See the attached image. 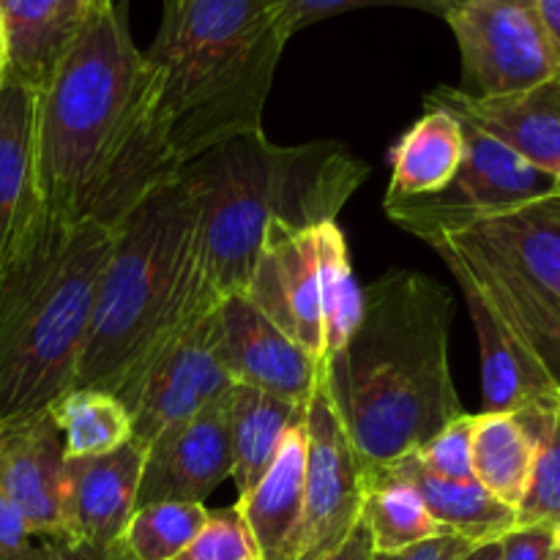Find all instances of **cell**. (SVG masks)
I'll return each mask as SVG.
<instances>
[{
	"label": "cell",
	"instance_id": "cell-1",
	"mask_svg": "<svg viewBox=\"0 0 560 560\" xmlns=\"http://www.w3.org/2000/svg\"><path fill=\"white\" fill-rule=\"evenodd\" d=\"M33 140L42 208L69 222L115 230L178 178L156 77L115 0H93L36 88Z\"/></svg>",
	"mask_w": 560,
	"mask_h": 560
},
{
	"label": "cell",
	"instance_id": "cell-2",
	"mask_svg": "<svg viewBox=\"0 0 560 560\" xmlns=\"http://www.w3.org/2000/svg\"><path fill=\"white\" fill-rule=\"evenodd\" d=\"M454 301L438 279L388 271L364 290L359 326L323 361V383L366 470L424 448L465 413L448 364Z\"/></svg>",
	"mask_w": 560,
	"mask_h": 560
},
{
	"label": "cell",
	"instance_id": "cell-3",
	"mask_svg": "<svg viewBox=\"0 0 560 560\" xmlns=\"http://www.w3.org/2000/svg\"><path fill=\"white\" fill-rule=\"evenodd\" d=\"M219 301L202 266L200 211L175 178L113 230L74 388L107 392L129 410L153 361Z\"/></svg>",
	"mask_w": 560,
	"mask_h": 560
},
{
	"label": "cell",
	"instance_id": "cell-4",
	"mask_svg": "<svg viewBox=\"0 0 560 560\" xmlns=\"http://www.w3.org/2000/svg\"><path fill=\"white\" fill-rule=\"evenodd\" d=\"M178 178L200 211L202 266L224 299L249 284L268 224L317 230L337 222L370 178V164L342 142L277 145L255 129L189 159Z\"/></svg>",
	"mask_w": 560,
	"mask_h": 560
},
{
	"label": "cell",
	"instance_id": "cell-5",
	"mask_svg": "<svg viewBox=\"0 0 560 560\" xmlns=\"http://www.w3.org/2000/svg\"><path fill=\"white\" fill-rule=\"evenodd\" d=\"M288 42L279 0H164L145 60L180 167L230 137L262 129Z\"/></svg>",
	"mask_w": 560,
	"mask_h": 560
},
{
	"label": "cell",
	"instance_id": "cell-6",
	"mask_svg": "<svg viewBox=\"0 0 560 560\" xmlns=\"http://www.w3.org/2000/svg\"><path fill=\"white\" fill-rule=\"evenodd\" d=\"M113 230L38 211L0 268V421L74 388Z\"/></svg>",
	"mask_w": 560,
	"mask_h": 560
},
{
	"label": "cell",
	"instance_id": "cell-7",
	"mask_svg": "<svg viewBox=\"0 0 560 560\" xmlns=\"http://www.w3.org/2000/svg\"><path fill=\"white\" fill-rule=\"evenodd\" d=\"M408 233L465 268L560 394V197L485 217L421 222Z\"/></svg>",
	"mask_w": 560,
	"mask_h": 560
},
{
	"label": "cell",
	"instance_id": "cell-8",
	"mask_svg": "<svg viewBox=\"0 0 560 560\" xmlns=\"http://www.w3.org/2000/svg\"><path fill=\"white\" fill-rule=\"evenodd\" d=\"M443 20L457 38L470 96H509L558 80L534 0H457Z\"/></svg>",
	"mask_w": 560,
	"mask_h": 560
},
{
	"label": "cell",
	"instance_id": "cell-9",
	"mask_svg": "<svg viewBox=\"0 0 560 560\" xmlns=\"http://www.w3.org/2000/svg\"><path fill=\"white\" fill-rule=\"evenodd\" d=\"M459 124H463L465 151L454 180L438 195L386 202V217L394 224L410 230L435 219L485 217V213L512 211V208L560 197L556 175L530 164L479 126L468 120Z\"/></svg>",
	"mask_w": 560,
	"mask_h": 560
},
{
	"label": "cell",
	"instance_id": "cell-10",
	"mask_svg": "<svg viewBox=\"0 0 560 560\" xmlns=\"http://www.w3.org/2000/svg\"><path fill=\"white\" fill-rule=\"evenodd\" d=\"M306 485L299 560H323L348 541L361 523L366 463L350 443L326 383L306 405Z\"/></svg>",
	"mask_w": 560,
	"mask_h": 560
},
{
	"label": "cell",
	"instance_id": "cell-11",
	"mask_svg": "<svg viewBox=\"0 0 560 560\" xmlns=\"http://www.w3.org/2000/svg\"><path fill=\"white\" fill-rule=\"evenodd\" d=\"M219 350V304L197 315L151 364L129 405L131 441L151 446L233 388Z\"/></svg>",
	"mask_w": 560,
	"mask_h": 560
},
{
	"label": "cell",
	"instance_id": "cell-12",
	"mask_svg": "<svg viewBox=\"0 0 560 560\" xmlns=\"http://www.w3.org/2000/svg\"><path fill=\"white\" fill-rule=\"evenodd\" d=\"M233 476L230 392L195 419L164 430L145 448L137 509L151 503H202Z\"/></svg>",
	"mask_w": 560,
	"mask_h": 560
},
{
	"label": "cell",
	"instance_id": "cell-13",
	"mask_svg": "<svg viewBox=\"0 0 560 560\" xmlns=\"http://www.w3.org/2000/svg\"><path fill=\"white\" fill-rule=\"evenodd\" d=\"M241 295L306 353L326 361L315 230L268 224L255 271Z\"/></svg>",
	"mask_w": 560,
	"mask_h": 560
},
{
	"label": "cell",
	"instance_id": "cell-14",
	"mask_svg": "<svg viewBox=\"0 0 560 560\" xmlns=\"http://www.w3.org/2000/svg\"><path fill=\"white\" fill-rule=\"evenodd\" d=\"M145 448L129 441L102 457H66L60 479L63 545L109 550L137 509Z\"/></svg>",
	"mask_w": 560,
	"mask_h": 560
},
{
	"label": "cell",
	"instance_id": "cell-15",
	"mask_svg": "<svg viewBox=\"0 0 560 560\" xmlns=\"http://www.w3.org/2000/svg\"><path fill=\"white\" fill-rule=\"evenodd\" d=\"M219 350L238 386L310 405L323 383V359L279 331L244 295H224L219 301Z\"/></svg>",
	"mask_w": 560,
	"mask_h": 560
},
{
	"label": "cell",
	"instance_id": "cell-16",
	"mask_svg": "<svg viewBox=\"0 0 560 560\" xmlns=\"http://www.w3.org/2000/svg\"><path fill=\"white\" fill-rule=\"evenodd\" d=\"M66 448L52 410L0 421V490L25 517L33 536L63 541L60 479Z\"/></svg>",
	"mask_w": 560,
	"mask_h": 560
},
{
	"label": "cell",
	"instance_id": "cell-17",
	"mask_svg": "<svg viewBox=\"0 0 560 560\" xmlns=\"http://www.w3.org/2000/svg\"><path fill=\"white\" fill-rule=\"evenodd\" d=\"M427 104L479 126L536 167L552 175L560 173V77L530 91L490 98L441 85L427 93Z\"/></svg>",
	"mask_w": 560,
	"mask_h": 560
},
{
	"label": "cell",
	"instance_id": "cell-18",
	"mask_svg": "<svg viewBox=\"0 0 560 560\" xmlns=\"http://www.w3.org/2000/svg\"><path fill=\"white\" fill-rule=\"evenodd\" d=\"M435 252L457 279L465 304H468L470 320H474L476 337H479L481 392H485V410L481 413H520V410L536 408V405L558 402L560 394L550 383V377L525 353L514 334L503 326V320L487 304L485 295L476 290L474 279L465 273V268L448 252Z\"/></svg>",
	"mask_w": 560,
	"mask_h": 560
},
{
	"label": "cell",
	"instance_id": "cell-19",
	"mask_svg": "<svg viewBox=\"0 0 560 560\" xmlns=\"http://www.w3.org/2000/svg\"><path fill=\"white\" fill-rule=\"evenodd\" d=\"M36 88L14 74L0 85V268L42 211L36 186Z\"/></svg>",
	"mask_w": 560,
	"mask_h": 560
},
{
	"label": "cell",
	"instance_id": "cell-20",
	"mask_svg": "<svg viewBox=\"0 0 560 560\" xmlns=\"http://www.w3.org/2000/svg\"><path fill=\"white\" fill-rule=\"evenodd\" d=\"M304 424L290 432L268 474L235 503L260 560H299L306 485Z\"/></svg>",
	"mask_w": 560,
	"mask_h": 560
},
{
	"label": "cell",
	"instance_id": "cell-21",
	"mask_svg": "<svg viewBox=\"0 0 560 560\" xmlns=\"http://www.w3.org/2000/svg\"><path fill=\"white\" fill-rule=\"evenodd\" d=\"M560 402V399H558ZM558 402L536 405L520 413L474 416V476L490 495L514 512L528 492L541 430Z\"/></svg>",
	"mask_w": 560,
	"mask_h": 560
},
{
	"label": "cell",
	"instance_id": "cell-22",
	"mask_svg": "<svg viewBox=\"0 0 560 560\" xmlns=\"http://www.w3.org/2000/svg\"><path fill=\"white\" fill-rule=\"evenodd\" d=\"M370 474L386 476V479L413 487L427 512L432 514V520L443 530L463 536L476 547L503 539L509 530L517 528V512L498 501L495 495H490L479 481L438 479L421 465L416 452L402 454L394 463L370 470Z\"/></svg>",
	"mask_w": 560,
	"mask_h": 560
},
{
	"label": "cell",
	"instance_id": "cell-23",
	"mask_svg": "<svg viewBox=\"0 0 560 560\" xmlns=\"http://www.w3.org/2000/svg\"><path fill=\"white\" fill-rule=\"evenodd\" d=\"M93 0H0L9 74L38 88L85 22Z\"/></svg>",
	"mask_w": 560,
	"mask_h": 560
},
{
	"label": "cell",
	"instance_id": "cell-24",
	"mask_svg": "<svg viewBox=\"0 0 560 560\" xmlns=\"http://www.w3.org/2000/svg\"><path fill=\"white\" fill-rule=\"evenodd\" d=\"M463 151V124L457 115L443 107L427 109L388 151L392 184L386 202L413 200L446 189L457 175Z\"/></svg>",
	"mask_w": 560,
	"mask_h": 560
},
{
	"label": "cell",
	"instance_id": "cell-25",
	"mask_svg": "<svg viewBox=\"0 0 560 560\" xmlns=\"http://www.w3.org/2000/svg\"><path fill=\"white\" fill-rule=\"evenodd\" d=\"M306 421V405L252 386L230 388V438L238 498L246 495L277 459L290 432Z\"/></svg>",
	"mask_w": 560,
	"mask_h": 560
},
{
	"label": "cell",
	"instance_id": "cell-26",
	"mask_svg": "<svg viewBox=\"0 0 560 560\" xmlns=\"http://www.w3.org/2000/svg\"><path fill=\"white\" fill-rule=\"evenodd\" d=\"M317 290H320L323 334H326V359L339 353L359 326L364 290L355 282L345 233L337 222L320 224L315 230Z\"/></svg>",
	"mask_w": 560,
	"mask_h": 560
},
{
	"label": "cell",
	"instance_id": "cell-27",
	"mask_svg": "<svg viewBox=\"0 0 560 560\" xmlns=\"http://www.w3.org/2000/svg\"><path fill=\"white\" fill-rule=\"evenodd\" d=\"M66 457H102L131 441V416L118 397L96 388H71L52 405Z\"/></svg>",
	"mask_w": 560,
	"mask_h": 560
},
{
	"label": "cell",
	"instance_id": "cell-28",
	"mask_svg": "<svg viewBox=\"0 0 560 560\" xmlns=\"http://www.w3.org/2000/svg\"><path fill=\"white\" fill-rule=\"evenodd\" d=\"M361 523L372 536L375 552H399L427 539L448 534L432 520L413 487L386 476L366 474V498Z\"/></svg>",
	"mask_w": 560,
	"mask_h": 560
},
{
	"label": "cell",
	"instance_id": "cell-29",
	"mask_svg": "<svg viewBox=\"0 0 560 560\" xmlns=\"http://www.w3.org/2000/svg\"><path fill=\"white\" fill-rule=\"evenodd\" d=\"M208 520L202 503H151L131 514L120 545L135 560H175Z\"/></svg>",
	"mask_w": 560,
	"mask_h": 560
},
{
	"label": "cell",
	"instance_id": "cell-30",
	"mask_svg": "<svg viewBox=\"0 0 560 560\" xmlns=\"http://www.w3.org/2000/svg\"><path fill=\"white\" fill-rule=\"evenodd\" d=\"M560 520V402L541 430L528 492L517 509V525H550Z\"/></svg>",
	"mask_w": 560,
	"mask_h": 560
},
{
	"label": "cell",
	"instance_id": "cell-31",
	"mask_svg": "<svg viewBox=\"0 0 560 560\" xmlns=\"http://www.w3.org/2000/svg\"><path fill=\"white\" fill-rule=\"evenodd\" d=\"M175 560H260L255 539L235 506L208 512L206 525Z\"/></svg>",
	"mask_w": 560,
	"mask_h": 560
},
{
	"label": "cell",
	"instance_id": "cell-32",
	"mask_svg": "<svg viewBox=\"0 0 560 560\" xmlns=\"http://www.w3.org/2000/svg\"><path fill=\"white\" fill-rule=\"evenodd\" d=\"M474 413H463L452 424L443 427L424 448H419V459L432 476L443 481H470L474 476Z\"/></svg>",
	"mask_w": 560,
	"mask_h": 560
},
{
	"label": "cell",
	"instance_id": "cell-33",
	"mask_svg": "<svg viewBox=\"0 0 560 560\" xmlns=\"http://www.w3.org/2000/svg\"><path fill=\"white\" fill-rule=\"evenodd\" d=\"M454 3L457 0H279V9H282L284 27H288L290 38H293L304 27L328 20V16L345 14V11L372 9V5H402V9H419L446 16Z\"/></svg>",
	"mask_w": 560,
	"mask_h": 560
},
{
	"label": "cell",
	"instance_id": "cell-34",
	"mask_svg": "<svg viewBox=\"0 0 560 560\" xmlns=\"http://www.w3.org/2000/svg\"><path fill=\"white\" fill-rule=\"evenodd\" d=\"M20 509L0 490V560H60V541L36 545Z\"/></svg>",
	"mask_w": 560,
	"mask_h": 560
},
{
	"label": "cell",
	"instance_id": "cell-35",
	"mask_svg": "<svg viewBox=\"0 0 560 560\" xmlns=\"http://www.w3.org/2000/svg\"><path fill=\"white\" fill-rule=\"evenodd\" d=\"M552 541L550 525H517L501 539V560H547Z\"/></svg>",
	"mask_w": 560,
	"mask_h": 560
},
{
	"label": "cell",
	"instance_id": "cell-36",
	"mask_svg": "<svg viewBox=\"0 0 560 560\" xmlns=\"http://www.w3.org/2000/svg\"><path fill=\"white\" fill-rule=\"evenodd\" d=\"M476 545L457 534H441L421 545L408 547L399 552H372L370 560H459L468 556Z\"/></svg>",
	"mask_w": 560,
	"mask_h": 560
},
{
	"label": "cell",
	"instance_id": "cell-37",
	"mask_svg": "<svg viewBox=\"0 0 560 560\" xmlns=\"http://www.w3.org/2000/svg\"><path fill=\"white\" fill-rule=\"evenodd\" d=\"M534 9L560 71V0H534Z\"/></svg>",
	"mask_w": 560,
	"mask_h": 560
},
{
	"label": "cell",
	"instance_id": "cell-38",
	"mask_svg": "<svg viewBox=\"0 0 560 560\" xmlns=\"http://www.w3.org/2000/svg\"><path fill=\"white\" fill-rule=\"evenodd\" d=\"M372 552L375 550H372L370 530H366L364 523H359L353 534L348 536V541H345L337 552H331V556L323 560H370Z\"/></svg>",
	"mask_w": 560,
	"mask_h": 560
},
{
	"label": "cell",
	"instance_id": "cell-39",
	"mask_svg": "<svg viewBox=\"0 0 560 560\" xmlns=\"http://www.w3.org/2000/svg\"><path fill=\"white\" fill-rule=\"evenodd\" d=\"M60 560H109V552L88 550V547H69L60 541Z\"/></svg>",
	"mask_w": 560,
	"mask_h": 560
},
{
	"label": "cell",
	"instance_id": "cell-40",
	"mask_svg": "<svg viewBox=\"0 0 560 560\" xmlns=\"http://www.w3.org/2000/svg\"><path fill=\"white\" fill-rule=\"evenodd\" d=\"M459 560H501V539L498 541H487V545L474 547L465 558Z\"/></svg>",
	"mask_w": 560,
	"mask_h": 560
},
{
	"label": "cell",
	"instance_id": "cell-41",
	"mask_svg": "<svg viewBox=\"0 0 560 560\" xmlns=\"http://www.w3.org/2000/svg\"><path fill=\"white\" fill-rule=\"evenodd\" d=\"M5 74H9V44H5L3 25H0V85H3Z\"/></svg>",
	"mask_w": 560,
	"mask_h": 560
},
{
	"label": "cell",
	"instance_id": "cell-42",
	"mask_svg": "<svg viewBox=\"0 0 560 560\" xmlns=\"http://www.w3.org/2000/svg\"><path fill=\"white\" fill-rule=\"evenodd\" d=\"M107 552H109V560H135V558L129 556V550H126V547L120 545V541L115 547H109Z\"/></svg>",
	"mask_w": 560,
	"mask_h": 560
},
{
	"label": "cell",
	"instance_id": "cell-43",
	"mask_svg": "<svg viewBox=\"0 0 560 560\" xmlns=\"http://www.w3.org/2000/svg\"><path fill=\"white\" fill-rule=\"evenodd\" d=\"M552 536H556V534H552ZM547 560H560V545H558V541H552L550 558H547Z\"/></svg>",
	"mask_w": 560,
	"mask_h": 560
},
{
	"label": "cell",
	"instance_id": "cell-44",
	"mask_svg": "<svg viewBox=\"0 0 560 560\" xmlns=\"http://www.w3.org/2000/svg\"><path fill=\"white\" fill-rule=\"evenodd\" d=\"M552 534H556V541L560 545V520L556 523V528H552Z\"/></svg>",
	"mask_w": 560,
	"mask_h": 560
},
{
	"label": "cell",
	"instance_id": "cell-45",
	"mask_svg": "<svg viewBox=\"0 0 560 560\" xmlns=\"http://www.w3.org/2000/svg\"><path fill=\"white\" fill-rule=\"evenodd\" d=\"M556 178H558V191H560V173L556 175Z\"/></svg>",
	"mask_w": 560,
	"mask_h": 560
}]
</instances>
